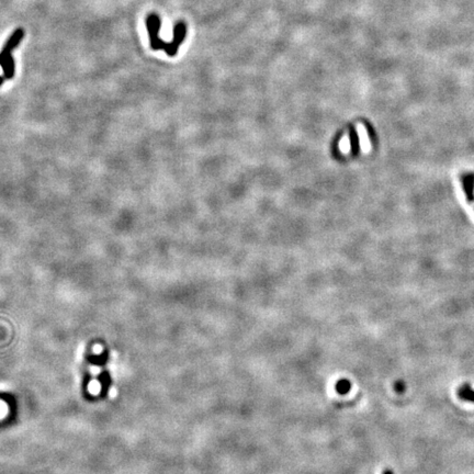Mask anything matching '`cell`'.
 <instances>
[{"instance_id": "obj_3", "label": "cell", "mask_w": 474, "mask_h": 474, "mask_svg": "<svg viewBox=\"0 0 474 474\" xmlns=\"http://www.w3.org/2000/svg\"><path fill=\"white\" fill-rule=\"evenodd\" d=\"M187 35V25L185 22L179 21L174 26V38L172 42H169L165 46V53L168 56L174 57L178 54V50L180 45L184 42Z\"/></svg>"}, {"instance_id": "obj_1", "label": "cell", "mask_w": 474, "mask_h": 474, "mask_svg": "<svg viewBox=\"0 0 474 474\" xmlns=\"http://www.w3.org/2000/svg\"><path fill=\"white\" fill-rule=\"evenodd\" d=\"M24 37V31L23 29L19 28L15 32L12 33L11 37L7 41L6 44L4 45L3 50L0 51V66L3 67L4 71V77L6 79H11L13 76H15V71H16V65H15V59H13L12 56V51L16 49V47L19 46V44L21 43V41Z\"/></svg>"}, {"instance_id": "obj_13", "label": "cell", "mask_w": 474, "mask_h": 474, "mask_svg": "<svg viewBox=\"0 0 474 474\" xmlns=\"http://www.w3.org/2000/svg\"><path fill=\"white\" fill-rule=\"evenodd\" d=\"M383 474H393V472L390 471V470H385V471L383 472Z\"/></svg>"}, {"instance_id": "obj_2", "label": "cell", "mask_w": 474, "mask_h": 474, "mask_svg": "<svg viewBox=\"0 0 474 474\" xmlns=\"http://www.w3.org/2000/svg\"><path fill=\"white\" fill-rule=\"evenodd\" d=\"M161 21L160 18L156 13H150L146 18V29L148 37H150V44L151 49L154 51L164 50L166 46V42L159 38V31H160Z\"/></svg>"}, {"instance_id": "obj_5", "label": "cell", "mask_w": 474, "mask_h": 474, "mask_svg": "<svg viewBox=\"0 0 474 474\" xmlns=\"http://www.w3.org/2000/svg\"><path fill=\"white\" fill-rule=\"evenodd\" d=\"M458 396L464 401L474 402V390H472L469 384H463L458 390Z\"/></svg>"}, {"instance_id": "obj_11", "label": "cell", "mask_w": 474, "mask_h": 474, "mask_svg": "<svg viewBox=\"0 0 474 474\" xmlns=\"http://www.w3.org/2000/svg\"><path fill=\"white\" fill-rule=\"evenodd\" d=\"M109 394H110V396H111V397L116 396V394H117L116 389H114V388H111V389H110V392H109Z\"/></svg>"}, {"instance_id": "obj_9", "label": "cell", "mask_w": 474, "mask_h": 474, "mask_svg": "<svg viewBox=\"0 0 474 474\" xmlns=\"http://www.w3.org/2000/svg\"><path fill=\"white\" fill-rule=\"evenodd\" d=\"M101 372V369L99 367H94V365H92V367H90V374L93 376V377H96L97 375H99Z\"/></svg>"}, {"instance_id": "obj_4", "label": "cell", "mask_w": 474, "mask_h": 474, "mask_svg": "<svg viewBox=\"0 0 474 474\" xmlns=\"http://www.w3.org/2000/svg\"><path fill=\"white\" fill-rule=\"evenodd\" d=\"M462 184L464 188V192L466 198L471 202L474 200V193H473V189H474V176L473 175H468V176H463L462 177Z\"/></svg>"}, {"instance_id": "obj_8", "label": "cell", "mask_w": 474, "mask_h": 474, "mask_svg": "<svg viewBox=\"0 0 474 474\" xmlns=\"http://www.w3.org/2000/svg\"><path fill=\"white\" fill-rule=\"evenodd\" d=\"M349 389H350V385L347 381H341L337 384V390L338 392H341V393H346Z\"/></svg>"}, {"instance_id": "obj_6", "label": "cell", "mask_w": 474, "mask_h": 474, "mask_svg": "<svg viewBox=\"0 0 474 474\" xmlns=\"http://www.w3.org/2000/svg\"><path fill=\"white\" fill-rule=\"evenodd\" d=\"M88 390H89L90 393L92 395H99L101 392V384L96 379H92V380L88 384Z\"/></svg>"}, {"instance_id": "obj_12", "label": "cell", "mask_w": 474, "mask_h": 474, "mask_svg": "<svg viewBox=\"0 0 474 474\" xmlns=\"http://www.w3.org/2000/svg\"><path fill=\"white\" fill-rule=\"evenodd\" d=\"M5 79H6L5 77H2V76H0V86H2V85L4 84V81H5Z\"/></svg>"}, {"instance_id": "obj_10", "label": "cell", "mask_w": 474, "mask_h": 474, "mask_svg": "<svg viewBox=\"0 0 474 474\" xmlns=\"http://www.w3.org/2000/svg\"><path fill=\"white\" fill-rule=\"evenodd\" d=\"M103 350H104V348H103V346H101V345H96V346L93 347V353L94 354H101V353H103Z\"/></svg>"}, {"instance_id": "obj_7", "label": "cell", "mask_w": 474, "mask_h": 474, "mask_svg": "<svg viewBox=\"0 0 474 474\" xmlns=\"http://www.w3.org/2000/svg\"><path fill=\"white\" fill-rule=\"evenodd\" d=\"M341 150L342 152L344 153H348V151L350 150V141L348 139V137H345L342 142H341Z\"/></svg>"}]
</instances>
